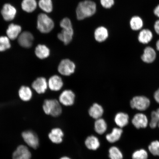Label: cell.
<instances>
[{"label":"cell","mask_w":159,"mask_h":159,"mask_svg":"<svg viewBox=\"0 0 159 159\" xmlns=\"http://www.w3.org/2000/svg\"><path fill=\"white\" fill-rule=\"evenodd\" d=\"M107 125L104 119L100 118L96 119L94 124L95 132L99 134H102L106 132Z\"/></svg>","instance_id":"cell-26"},{"label":"cell","mask_w":159,"mask_h":159,"mask_svg":"<svg viewBox=\"0 0 159 159\" xmlns=\"http://www.w3.org/2000/svg\"><path fill=\"white\" fill-rule=\"evenodd\" d=\"M148 149L149 152L153 156H159V141H153L149 145Z\"/></svg>","instance_id":"cell-32"},{"label":"cell","mask_w":159,"mask_h":159,"mask_svg":"<svg viewBox=\"0 0 159 159\" xmlns=\"http://www.w3.org/2000/svg\"><path fill=\"white\" fill-rule=\"evenodd\" d=\"M60 159H71L68 157H62Z\"/></svg>","instance_id":"cell-42"},{"label":"cell","mask_w":159,"mask_h":159,"mask_svg":"<svg viewBox=\"0 0 159 159\" xmlns=\"http://www.w3.org/2000/svg\"><path fill=\"white\" fill-rule=\"evenodd\" d=\"M154 98L155 101L159 104V88L154 93Z\"/></svg>","instance_id":"cell-38"},{"label":"cell","mask_w":159,"mask_h":159,"mask_svg":"<svg viewBox=\"0 0 159 159\" xmlns=\"http://www.w3.org/2000/svg\"><path fill=\"white\" fill-rule=\"evenodd\" d=\"M48 83L50 89L54 91L61 90L63 85L62 79L59 75H57L51 77Z\"/></svg>","instance_id":"cell-14"},{"label":"cell","mask_w":159,"mask_h":159,"mask_svg":"<svg viewBox=\"0 0 159 159\" xmlns=\"http://www.w3.org/2000/svg\"><path fill=\"white\" fill-rule=\"evenodd\" d=\"M104 109L97 103H94L89 108V113L91 117L96 119L101 118L104 114Z\"/></svg>","instance_id":"cell-17"},{"label":"cell","mask_w":159,"mask_h":159,"mask_svg":"<svg viewBox=\"0 0 159 159\" xmlns=\"http://www.w3.org/2000/svg\"><path fill=\"white\" fill-rule=\"evenodd\" d=\"M156 112H157V114L159 118V108L157 109V110ZM158 127L159 128V122L158 125Z\"/></svg>","instance_id":"cell-41"},{"label":"cell","mask_w":159,"mask_h":159,"mask_svg":"<svg viewBox=\"0 0 159 159\" xmlns=\"http://www.w3.org/2000/svg\"><path fill=\"white\" fill-rule=\"evenodd\" d=\"M129 119V115L126 113L120 112L115 115L114 120L117 126L119 128H122L128 124Z\"/></svg>","instance_id":"cell-18"},{"label":"cell","mask_w":159,"mask_h":159,"mask_svg":"<svg viewBox=\"0 0 159 159\" xmlns=\"http://www.w3.org/2000/svg\"><path fill=\"white\" fill-rule=\"evenodd\" d=\"M35 54L40 59H44L48 57L50 54V51L48 47L44 45H39L35 50Z\"/></svg>","instance_id":"cell-25"},{"label":"cell","mask_w":159,"mask_h":159,"mask_svg":"<svg viewBox=\"0 0 159 159\" xmlns=\"http://www.w3.org/2000/svg\"><path fill=\"white\" fill-rule=\"evenodd\" d=\"M108 30L104 27H99L95 30V39L98 42L102 43L105 41L108 38Z\"/></svg>","instance_id":"cell-21"},{"label":"cell","mask_w":159,"mask_h":159,"mask_svg":"<svg viewBox=\"0 0 159 159\" xmlns=\"http://www.w3.org/2000/svg\"><path fill=\"white\" fill-rule=\"evenodd\" d=\"M151 120L149 126L152 129H155L158 126L159 118L156 111H152L151 114Z\"/></svg>","instance_id":"cell-33"},{"label":"cell","mask_w":159,"mask_h":159,"mask_svg":"<svg viewBox=\"0 0 159 159\" xmlns=\"http://www.w3.org/2000/svg\"><path fill=\"white\" fill-rule=\"evenodd\" d=\"M19 95L22 100L27 101L31 98L32 93L29 87L23 86L19 91Z\"/></svg>","instance_id":"cell-28"},{"label":"cell","mask_w":159,"mask_h":159,"mask_svg":"<svg viewBox=\"0 0 159 159\" xmlns=\"http://www.w3.org/2000/svg\"><path fill=\"white\" fill-rule=\"evenodd\" d=\"M37 7V3L35 0H23L21 3L22 8L28 13L34 11Z\"/></svg>","instance_id":"cell-27"},{"label":"cell","mask_w":159,"mask_h":159,"mask_svg":"<svg viewBox=\"0 0 159 159\" xmlns=\"http://www.w3.org/2000/svg\"><path fill=\"white\" fill-rule=\"evenodd\" d=\"M60 26L63 29H73L70 20L68 18H65L61 20L60 23Z\"/></svg>","instance_id":"cell-35"},{"label":"cell","mask_w":159,"mask_h":159,"mask_svg":"<svg viewBox=\"0 0 159 159\" xmlns=\"http://www.w3.org/2000/svg\"><path fill=\"white\" fill-rule=\"evenodd\" d=\"M97 7L94 2L86 0L79 3L76 9L77 19L82 20L90 17L96 12Z\"/></svg>","instance_id":"cell-1"},{"label":"cell","mask_w":159,"mask_h":159,"mask_svg":"<svg viewBox=\"0 0 159 159\" xmlns=\"http://www.w3.org/2000/svg\"><path fill=\"white\" fill-rule=\"evenodd\" d=\"M73 33H74V31L73 29H62V31L57 35V37L60 40L62 41L64 43V44H68L72 40Z\"/></svg>","instance_id":"cell-19"},{"label":"cell","mask_w":159,"mask_h":159,"mask_svg":"<svg viewBox=\"0 0 159 159\" xmlns=\"http://www.w3.org/2000/svg\"><path fill=\"white\" fill-rule=\"evenodd\" d=\"M34 40L33 36L28 31L24 32L19 35L18 42L21 46L29 48L32 45Z\"/></svg>","instance_id":"cell-13"},{"label":"cell","mask_w":159,"mask_h":159,"mask_svg":"<svg viewBox=\"0 0 159 159\" xmlns=\"http://www.w3.org/2000/svg\"><path fill=\"white\" fill-rule=\"evenodd\" d=\"M101 5L106 9L112 7L115 4V0H100Z\"/></svg>","instance_id":"cell-36"},{"label":"cell","mask_w":159,"mask_h":159,"mask_svg":"<svg viewBox=\"0 0 159 159\" xmlns=\"http://www.w3.org/2000/svg\"><path fill=\"white\" fill-rule=\"evenodd\" d=\"M31 154L27 147L20 145L13 154V159H30Z\"/></svg>","instance_id":"cell-11"},{"label":"cell","mask_w":159,"mask_h":159,"mask_svg":"<svg viewBox=\"0 0 159 159\" xmlns=\"http://www.w3.org/2000/svg\"><path fill=\"white\" fill-rule=\"evenodd\" d=\"M1 12L4 19L7 21H10L15 18L16 10L13 6L7 3L3 6Z\"/></svg>","instance_id":"cell-10"},{"label":"cell","mask_w":159,"mask_h":159,"mask_svg":"<svg viewBox=\"0 0 159 159\" xmlns=\"http://www.w3.org/2000/svg\"><path fill=\"white\" fill-rule=\"evenodd\" d=\"M154 29L156 34L159 35V19L155 21L154 25Z\"/></svg>","instance_id":"cell-37"},{"label":"cell","mask_w":159,"mask_h":159,"mask_svg":"<svg viewBox=\"0 0 159 159\" xmlns=\"http://www.w3.org/2000/svg\"><path fill=\"white\" fill-rule=\"evenodd\" d=\"M48 86L46 79L44 77H41L37 79L32 84L33 88L39 94L44 93Z\"/></svg>","instance_id":"cell-15"},{"label":"cell","mask_w":159,"mask_h":159,"mask_svg":"<svg viewBox=\"0 0 159 159\" xmlns=\"http://www.w3.org/2000/svg\"><path fill=\"white\" fill-rule=\"evenodd\" d=\"M153 34L150 29H142L139 31L138 37L139 42L141 44L146 45L152 41Z\"/></svg>","instance_id":"cell-9"},{"label":"cell","mask_w":159,"mask_h":159,"mask_svg":"<svg viewBox=\"0 0 159 159\" xmlns=\"http://www.w3.org/2000/svg\"><path fill=\"white\" fill-rule=\"evenodd\" d=\"M54 27V22L51 18L45 14H40L38 17L37 28L41 33H49Z\"/></svg>","instance_id":"cell-3"},{"label":"cell","mask_w":159,"mask_h":159,"mask_svg":"<svg viewBox=\"0 0 159 159\" xmlns=\"http://www.w3.org/2000/svg\"><path fill=\"white\" fill-rule=\"evenodd\" d=\"M11 45L9 39L7 37H0V51H3L8 49Z\"/></svg>","instance_id":"cell-34"},{"label":"cell","mask_w":159,"mask_h":159,"mask_svg":"<svg viewBox=\"0 0 159 159\" xmlns=\"http://www.w3.org/2000/svg\"><path fill=\"white\" fill-rule=\"evenodd\" d=\"M39 6L46 12L50 13L52 11L53 4L51 0H40Z\"/></svg>","instance_id":"cell-29"},{"label":"cell","mask_w":159,"mask_h":159,"mask_svg":"<svg viewBox=\"0 0 159 159\" xmlns=\"http://www.w3.org/2000/svg\"><path fill=\"white\" fill-rule=\"evenodd\" d=\"M130 106L133 109L143 111L147 110L150 105V101L146 97L136 96L134 97L130 101Z\"/></svg>","instance_id":"cell-4"},{"label":"cell","mask_w":159,"mask_h":159,"mask_svg":"<svg viewBox=\"0 0 159 159\" xmlns=\"http://www.w3.org/2000/svg\"><path fill=\"white\" fill-rule=\"evenodd\" d=\"M154 14L159 19V4L157 5L153 10Z\"/></svg>","instance_id":"cell-39"},{"label":"cell","mask_w":159,"mask_h":159,"mask_svg":"<svg viewBox=\"0 0 159 159\" xmlns=\"http://www.w3.org/2000/svg\"><path fill=\"white\" fill-rule=\"evenodd\" d=\"M21 30V27L20 25L11 24L7 31V36L11 39H15L19 36Z\"/></svg>","instance_id":"cell-22"},{"label":"cell","mask_w":159,"mask_h":159,"mask_svg":"<svg viewBox=\"0 0 159 159\" xmlns=\"http://www.w3.org/2000/svg\"><path fill=\"white\" fill-rule=\"evenodd\" d=\"M22 136L25 142L31 148L35 149L38 148L39 145L38 137L33 131H25L22 134Z\"/></svg>","instance_id":"cell-6"},{"label":"cell","mask_w":159,"mask_h":159,"mask_svg":"<svg viewBox=\"0 0 159 159\" xmlns=\"http://www.w3.org/2000/svg\"><path fill=\"white\" fill-rule=\"evenodd\" d=\"M43 109L46 114L54 117L60 116L62 111L61 103L55 99L45 100L43 105Z\"/></svg>","instance_id":"cell-2"},{"label":"cell","mask_w":159,"mask_h":159,"mask_svg":"<svg viewBox=\"0 0 159 159\" xmlns=\"http://www.w3.org/2000/svg\"><path fill=\"white\" fill-rule=\"evenodd\" d=\"M109 152L110 159H122L123 158L122 152L116 147H111L109 149Z\"/></svg>","instance_id":"cell-30"},{"label":"cell","mask_w":159,"mask_h":159,"mask_svg":"<svg viewBox=\"0 0 159 159\" xmlns=\"http://www.w3.org/2000/svg\"><path fill=\"white\" fill-rule=\"evenodd\" d=\"M123 130L122 128H114L110 134L106 135L107 140L112 143L116 142L120 139Z\"/></svg>","instance_id":"cell-23"},{"label":"cell","mask_w":159,"mask_h":159,"mask_svg":"<svg viewBox=\"0 0 159 159\" xmlns=\"http://www.w3.org/2000/svg\"><path fill=\"white\" fill-rule=\"evenodd\" d=\"M63 136L64 134L62 130L59 128L52 129L48 135L50 140L55 144H59L62 142Z\"/></svg>","instance_id":"cell-16"},{"label":"cell","mask_w":159,"mask_h":159,"mask_svg":"<svg viewBox=\"0 0 159 159\" xmlns=\"http://www.w3.org/2000/svg\"><path fill=\"white\" fill-rule=\"evenodd\" d=\"M156 45L157 50L159 51V39L157 41Z\"/></svg>","instance_id":"cell-40"},{"label":"cell","mask_w":159,"mask_h":159,"mask_svg":"<svg viewBox=\"0 0 159 159\" xmlns=\"http://www.w3.org/2000/svg\"><path fill=\"white\" fill-rule=\"evenodd\" d=\"M148 152L144 149L135 151L132 155V159H148Z\"/></svg>","instance_id":"cell-31"},{"label":"cell","mask_w":159,"mask_h":159,"mask_svg":"<svg viewBox=\"0 0 159 159\" xmlns=\"http://www.w3.org/2000/svg\"><path fill=\"white\" fill-rule=\"evenodd\" d=\"M75 65L73 61L68 59L61 61L58 65L57 70L61 75L64 76H69L74 73Z\"/></svg>","instance_id":"cell-5"},{"label":"cell","mask_w":159,"mask_h":159,"mask_svg":"<svg viewBox=\"0 0 159 159\" xmlns=\"http://www.w3.org/2000/svg\"><path fill=\"white\" fill-rule=\"evenodd\" d=\"M129 25L130 29L133 31H140L143 27V21L140 17L138 16H134L130 19Z\"/></svg>","instance_id":"cell-20"},{"label":"cell","mask_w":159,"mask_h":159,"mask_svg":"<svg viewBox=\"0 0 159 159\" xmlns=\"http://www.w3.org/2000/svg\"><path fill=\"white\" fill-rule=\"evenodd\" d=\"M75 94L72 91L66 89L63 91L59 97V102L65 106H71L74 104Z\"/></svg>","instance_id":"cell-7"},{"label":"cell","mask_w":159,"mask_h":159,"mask_svg":"<svg viewBox=\"0 0 159 159\" xmlns=\"http://www.w3.org/2000/svg\"><path fill=\"white\" fill-rule=\"evenodd\" d=\"M157 53L155 49L152 47L148 46L144 49L141 59L145 63H151L154 62Z\"/></svg>","instance_id":"cell-12"},{"label":"cell","mask_w":159,"mask_h":159,"mask_svg":"<svg viewBox=\"0 0 159 159\" xmlns=\"http://www.w3.org/2000/svg\"><path fill=\"white\" fill-rule=\"evenodd\" d=\"M132 123L137 129H144L148 126V120L146 115L139 113L134 115L132 119Z\"/></svg>","instance_id":"cell-8"},{"label":"cell","mask_w":159,"mask_h":159,"mask_svg":"<svg viewBox=\"0 0 159 159\" xmlns=\"http://www.w3.org/2000/svg\"><path fill=\"white\" fill-rule=\"evenodd\" d=\"M85 144L87 148L90 150H97L100 146L98 138L94 136L88 137L85 141Z\"/></svg>","instance_id":"cell-24"}]
</instances>
